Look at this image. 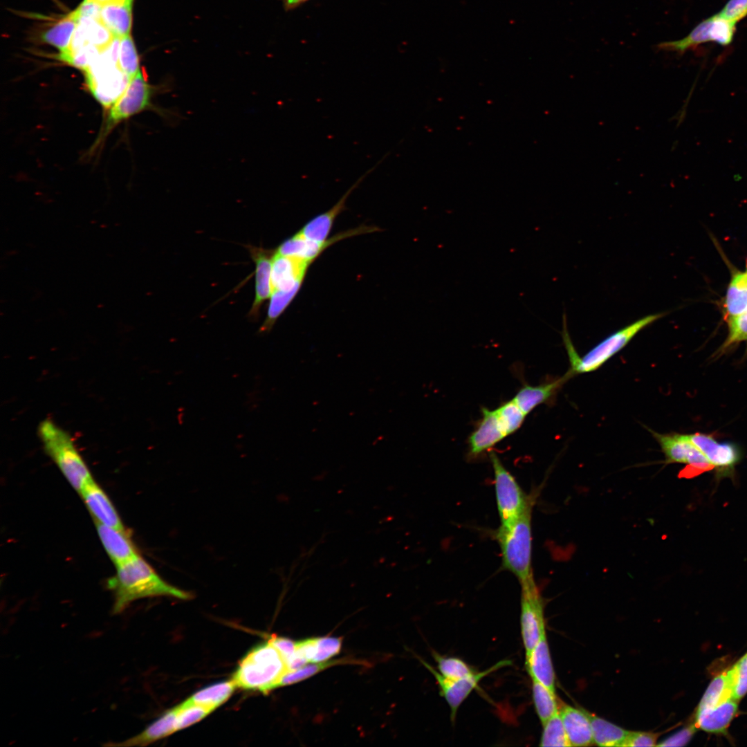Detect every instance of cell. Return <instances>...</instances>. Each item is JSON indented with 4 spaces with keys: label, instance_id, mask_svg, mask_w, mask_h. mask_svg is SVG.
I'll use <instances>...</instances> for the list:
<instances>
[{
    "label": "cell",
    "instance_id": "1",
    "mask_svg": "<svg viewBox=\"0 0 747 747\" xmlns=\"http://www.w3.org/2000/svg\"><path fill=\"white\" fill-rule=\"evenodd\" d=\"M116 574L107 581L114 601L113 614H119L133 601L154 596H172L189 600L192 595L163 580L140 555L116 566Z\"/></svg>",
    "mask_w": 747,
    "mask_h": 747
},
{
    "label": "cell",
    "instance_id": "2",
    "mask_svg": "<svg viewBox=\"0 0 747 747\" xmlns=\"http://www.w3.org/2000/svg\"><path fill=\"white\" fill-rule=\"evenodd\" d=\"M287 671L279 651L267 641L252 648L245 655L231 680L236 687L266 694L279 687Z\"/></svg>",
    "mask_w": 747,
    "mask_h": 747
},
{
    "label": "cell",
    "instance_id": "3",
    "mask_svg": "<svg viewBox=\"0 0 747 747\" xmlns=\"http://www.w3.org/2000/svg\"><path fill=\"white\" fill-rule=\"evenodd\" d=\"M533 506L508 526H501L495 537L500 546L502 566L518 579L520 584L534 580L532 569Z\"/></svg>",
    "mask_w": 747,
    "mask_h": 747
},
{
    "label": "cell",
    "instance_id": "4",
    "mask_svg": "<svg viewBox=\"0 0 747 747\" xmlns=\"http://www.w3.org/2000/svg\"><path fill=\"white\" fill-rule=\"evenodd\" d=\"M38 432L46 453L80 493L93 479L70 435L47 419L40 423Z\"/></svg>",
    "mask_w": 747,
    "mask_h": 747
},
{
    "label": "cell",
    "instance_id": "5",
    "mask_svg": "<svg viewBox=\"0 0 747 747\" xmlns=\"http://www.w3.org/2000/svg\"><path fill=\"white\" fill-rule=\"evenodd\" d=\"M665 314H651L634 322L607 336L581 358L573 349L566 329V320H563L562 334L571 362L569 371L574 376L597 370L622 350L639 331L661 318Z\"/></svg>",
    "mask_w": 747,
    "mask_h": 747
},
{
    "label": "cell",
    "instance_id": "6",
    "mask_svg": "<svg viewBox=\"0 0 747 747\" xmlns=\"http://www.w3.org/2000/svg\"><path fill=\"white\" fill-rule=\"evenodd\" d=\"M495 496L501 526H508L534 504L535 497L527 495L514 476L505 468L499 456L490 454Z\"/></svg>",
    "mask_w": 747,
    "mask_h": 747
},
{
    "label": "cell",
    "instance_id": "7",
    "mask_svg": "<svg viewBox=\"0 0 747 747\" xmlns=\"http://www.w3.org/2000/svg\"><path fill=\"white\" fill-rule=\"evenodd\" d=\"M84 72L90 91L105 107L113 105L131 80L107 49Z\"/></svg>",
    "mask_w": 747,
    "mask_h": 747
},
{
    "label": "cell",
    "instance_id": "8",
    "mask_svg": "<svg viewBox=\"0 0 747 747\" xmlns=\"http://www.w3.org/2000/svg\"><path fill=\"white\" fill-rule=\"evenodd\" d=\"M659 444L667 463H685L681 477L690 478L714 469L706 456L687 438L685 434H661L648 428Z\"/></svg>",
    "mask_w": 747,
    "mask_h": 747
},
{
    "label": "cell",
    "instance_id": "9",
    "mask_svg": "<svg viewBox=\"0 0 747 747\" xmlns=\"http://www.w3.org/2000/svg\"><path fill=\"white\" fill-rule=\"evenodd\" d=\"M520 585L521 633L527 655L546 633L544 602L534 580Z\"/></svg>",
    "mask_w": 747,
    "mask_h": 747
},
{
    "label": "cell",
    "instance_id": "10",
    "mask_svg": "<svg viewBox=\"0 0 747 747\" xmlns=\"http://www.w3.org/2000/svg\"><path fill=\"white\" fill-rule=\"evenodd\" d=\"M156 89L153 87L140 71L132 77L127 86L111 107L108 117L109 126L151 108L152 96Z\"/></svg>",
    "mask_w": 747,
    "mask_h": 747
},
{
    "label": "cell",
    "instance_id": "11",
    "mask_svg": "<svg viewBox=\"0 0 747 747\" xmlns=\"http://www.w3.org/2000/svg\"><path fill=\"white\" fill-rule=\"evenodd\" d=\"M423 664L433 674L439 686L441 694L446 700L451 710V719L454 720L458 708L477 686L480 681L492 672L508 665V661H501L485 671L477 672L468 676L450 680L443 677L428 663L421 661Z\"/></svg>",
    "mask_w": 747,
    "mask_h": 747
},
{
    "label": "cell",
    "instance_id": "12",
    "mask_svg": "<svg viewBox=\"0 0 747 747\" xmlns=\"http://www.w3.org/2000/svg\"><path fill=\"white\" fill-rule=\"evenodd\" d=\"M685 435L706 456L719 475L730 474L740 460L741 453L735 443H720L709 434L699 432Z\"/></svg>",
    "mask_w": 747,
    "mask_h": 747
},
{
    "label": "cell",
    "instance_id": "13",
    "mask_svg": "<svg viewBox=\"0 0 747 747\" xmlns=\"http://www.w3.org/2000/svg\"><path fill=\"white\" fill-rule=\"evenodd\" d=\"M374 231L369 227H360L354 230L340 233L324 242L313 241L305 238L299 232L284 241L277 248V253L288 257H297L312 262L327 247L339 240L349 237L360 234L366 232Z\"/></svg>",
    "mask_w": 747,
    "mask_h": 747
},
{
    "label": "cell",
    "instance_id": "14",
    "mask_svg": "<svg viewBox=\"0 0 747 747\" xmlns=\"http://www.w3.org/2000/svg\"><path fill=\"white\" fill-rule=\"evenodd\" d=\"M482 417L468 438V455L477 457L507 436L495 409L483 407Z\"/></svg>",
    "mask_w": 747,
    "mask_h": 747
},
{
    "label": "cell",
    "instance_id": "15",
    "mask_svg": "<svg viewBox=\"0 0 747 747\" xmlns=\"http://www.w3.org/2000/svg\"><path fill=\"white\" fill-rule=\"evenodd\" d=\"M387 156L388 154H385L376 165L360 176L330 210L313 218L298 232L306 239L319 242L325 241L335 218L345 208L346 201L349 195Z\"/></svg>",
    "mask_w": 747,
    "mask_h": 747
},
{
    "label": "cell",
    "instance_id": "16",
    "mask_svg": "<svg viewBox=\"0 0 747 747\" xmlns=\"http://www.w3.org/2000/svg\"><path fill=\"white\" fill-rule=\"evenodd\" d=\"M79 494L95 522L119 529L126 528L110 498L94 480Z\"/></svg>",
    "mask_w": 747,
    "mask_h": 747
},
{
    "label": "cell",
    "instance_id": "17",
    "mask_svg": "<svg viewBox=\"0 0 747 747\" xmlns=\"http://www.w3.org/2000/svg\"><path fill=\"white\" fill-rule=\"evenodd\" d=\"M99 538L111 560L116 565L121 564L138 553L131 533L95 522Z\"/></svg>",
    "mask_w": 747,
    "mask_h": 747
},
{
    "label": "cell",
    "instance_id": "18",
    "mask_svg": "<svg viewBox=\"0 0 747 747\" xmlns=\"http://www.w3.org/2000/svg\"><path fill=\"white\" fill-rule=\"evenodd\" d=\"M310 264L311 262L306 260L275 252L273 256L271 270L272 291L289 290L298 282H303Z\"/></svg>",
    "mask_w": 747,
    "mask_h": 747
},
{
    "label": "cell",
    "instance_id": "19",
    "mask_svg": "<svg viewBox=\"0 0 747 747\" xmlns=\"http://www.w3.org/2000/svg\"><path fill=\"white\" fill-rule=\"evenodd\" d=\"M250 256L255 263V297L249 316L255 320L258 317L262 303L272 293L271 270L273 256L270 251L261 248L250 246Z\"/></svg>",
    "mask_w": 747,
    "mask_h": 747
},
{
    "label": "cell",
    "instance_id": "20",
    "mask_svg": "<svg viewBox=\"0 0 747 747\" xmlns=\"http://www.w3.org/2000/svg\"><path fill=\"white\" fill-rule=\"evenodd\" d=\"M559 714L571 746H586L593 743L591 725L587 712L563 705L559 708Z\"/></svg>",
    "mask_w": 747,
    "mask_h": 747
},
{
    "label": "cell",
    "instance_id": "21",
    "mask_svg": "<svg viewBox=\"0 0 747 747\" xmlns=\"http://www.w3.org/2000/svg\"><path fill=\"white\" fill-rule=\"evenodd\" d=\"M573 375L568 371L564 376L553 381L537 386L525 385L513 398L527 416L536 407L552 400L564 383Z\"/></svg>",
    "mask_w": 747,
    "mask_h": 747
},
{
    "label": "cell",
    "instance_id": "22",
    "mask_svg": "<svg viewBox=\"0 0 747 747\" xmlns=\"http://www.w3.org/2000/svg\"><path fill=\"white\" fill-rule=\"evenodd\" d=\"M526 668L532 679L537 680L555 692V673L546 633L531 652L526 655Z\"/></svg>",
    "mask_w": 747,
    "mask_h": 747
},
{
    "label": "cell",
    "instance_id": "23",
    "mask_svg": "<svg viewBox=\"0 0 747 747\" xmlns=\"http://www.w3.org/2000/svg\"><path fill=\"white\" fill-rule=\"evenodd\" d=\"M176 707L164 712L142 731L124 741L105 744L107 746H143L176 732Z\"/></svg>",
    "mask_w": 747,
    "mask_h": 747
},
{
    "label": "cell",
    "instance_id": "24",
    "mask_svg": "<svg viewBox=\"0 0 747 747\" xmlns=\"http://www.w3.org/2000/svg\"><path fill=\"white\" fill-rule=\"evenodd\" d=\"M737 710V701L730 698L712 707L697 710L696 727L706 732L719 733L724 731Z\"/></svg>",
    "mask_w": 747,
    "mask_h": 747
},
{
    "label": "cell",
    "instance_id": "25",
    "mask_svg": "<svg viewBox=\"0 0 747 747\" xmlns=\"http://www.w3.org/2000/svg\"><path fill=\"white\" fill-rule=\"evenodd\" d=\"M100 21L114 37L130 34L132 26V3L116 0L102 7Z\"/></svg>",
    "mask_w": 747,
    "mask_h": 747
},
{
    "label": "cell",
    "instance_id": "26",
    "mask_svg": "<svg viewBox=\"0 0 747 747\" xmlns=\"http://www.w3.org/2000/svg\"><path fill=\"white\" fill-rule=\"evenodd\" d=\"M708 42H714L712 16L700 22L686 37L661 42L657 45V48L682 54Z\"/></svg>",
    "mask_w": 747,
    "mask_h": 747
},
{
    "label": "cell",
    "instance_id": "27",
    "mask_svg": "<svg viewBox=\"0 0 747 747\" xmlns=\"http://www.w3.org/2000/svg\"><path fill=\"white\" fill-rule=\"evenodd\" d=\"M235 688L232 680L219 682L197 691L185 702L201 706L213 711L230 698Z\"/></svg>",
    "mask_w": 747,
    "mask_h": 747
},
{
    "label": "cell",
    "instance_id": "28",
    "mask_svg": "<svg viewBox=\"0 0 747 747\" xmlns=\"http://www.w3.org/2000/svg\"><path fill=\"white\" fill-rule=\"evenodd\" d=\"M588 714L594 743L600 746H622L629 731L589 712Z\"/></svg>",
    "mask_w": 747,
    "mask_h": 747
},
{
    "label": "cell",
    "instance_id": "29",
    "mask_svg": "<svg viewBox=\"0 0 747 747\" xmlns=\"http://www.w3.org/2000/svg\"><path fill=\"white\" fill-rule=\"evenodd\" d=\"M77 26V19L71 12L46 30L42 35V39L60 53L65 52L69 48Z\"/></svg>",
    "mask_w": 747,
    "mask_h": 747
},
{
    "label": "cell",
    "instance_id": "30",
    "mask_svg": "<svg viewBox=\"0 0 747 747\" xmlns=\"http://www.w3.org/2000/svg\"><path fill=\"white\" fill-rule=\"evenodd\" d=\"M728 317L741 314L747 310V272L738 273L731 279L724 303Z\"/></svg>",
    "mask_w": 747,
    "mask_h": 747
},
{
    "label": "cell",
    "instance_id": "31",
    "mask_svg": "<svg viewBox=\"0 0 747 747\" xmlns=\"http://www.w3.org/2000/svg\"><path fill=\"white\" fill-rule=\"evenodd\" d=\"M732 672L730 668L729 670L717 676L712 681L703 696L697 710L714 706L732 698Z\"/></svg>",
    "mask_w": 747,
    "mask_h": 747
},
{
    "label": "cell",
    "instance_id": "32",
    "mask_svg": "<svg viewBox=\"0 0 747 747\" xmlns=\"http://www.w3.org/2000/svg\"><path fill=\"white\" fill-rule=\"evenodd\" d=\"M302 282H298L289 290H275L272 291L267 317L259 330V333H268L278 317L285 311L297 295Z\"/></svg>",
    "mask_w": 747,
    "mask_h": 747
},
{
    "label": "cell",
    "instance_id": "33",
    "mask_svg": "<svg viewBox=\"0 0 747 747\" xmlns=\"http://www.w3.org/2000/svg\"><path fill=\"white\" fill-rule=\"evenodd\" d=\"M532 683L535 708L542 723L544 724L559 712L555 692H552L537 680L532 679Z\"/></svg>",
    "mask_w": 747,
    "mask_h": 747
},
{
    "label": "cell",
    "instance_id": "34",
    "mask_svg": "<svg viewBox=\"0 0 747 747\" xmlns=\"http://www.w3.org/2000/svg\"><path fill=\"white\" fill-rule=\"evenodd\" d=\"M313 663V664H306L295 670L287 671L282 676L279 683V687L289 685L302 681L318 672L334 665L348 663L360 664L361 663L359 661L353 660L351 658H340Z\"/></svg>",
    "mask_w": 747,
    "mask_h": 747
},
{
    "label": "cell",
    "instance_id": "35",
    "mask_svg": "<svg viewBox=\"0 0 747 747\" xmlns=\"http://www.w3.org/2000/svg\"><path fill=\"white\" fill-rule=\"evenodd\" d=\"M118 66L129 79L140 71L139 57L130 34L120 38Z\"/></svg>",
    "mask_w": 747,
    "mask_h": 747
},
{
    "label": "cell",
    "instance_id": "36",
    "mask_svg": "<svg viewBox=\"0 0 747 747\" xmlns=\"http://www.w3.org/2000/svg\"><path fill=\"white\" fill-rule=\"evenodd\" d=\"M432 654L437 663L439 673L448 679H459L476 672L459 658L443 656L436 652Z\"/></svg>",
    "mask_w": 747,
    "mask_h": 747
},
{
    "label": "cell",
    "instance_id": "37",
    "mask_svg": "<svg viewBox=\"0 0 747 747\" xmlns=\"http://www.w3.org/2000/svg\"><path fill=\"white\" fill-rule=\"evenodd\" d=\"M542 725L543 732L540 746H571L559 712Z\"/></svg>",
    "mask_w": 747,
    "mask_h": 747
},
{
    "label": "cell",
    "instance_id": "38",
    "mask_svg": "<svg viewBox=\"0 0 747 747\" xmlns=\"http://www.w3.org/2000/svg\"><path fill=\"white\" fill-rule=\"evenodd\" d=\"M495 410L507 436L515 432L526 416L513 399L504 403Z\"/></svg>",
    "mask_w": 747,
    "mask_h": 747
},
{
    "label": "cell",
    "instance_id": "39",
    "mask_svg": "<svg viewBox=\"0 0 747 747\" xmlns=\"http://www.w3.org/2000/svg\"><path fill=\"white\" fill-rule=\"evenodd\" d=\"M176 730L185 728L205 718L212 710L195 704L187 703L185 701L176 707Z\"/></svg>",
    "mask_w": 747,
    "mask_h": 747
},
{
    "label": "cell",
    "instance_id": "40",
    "mask_svg": "<svg viewBox=\"0 0 747 747\" xmlns=\"http://www.w3.org/2000/svg\"><path fill=\"white\" fill-rule=\"evenodd\" d=\"M745 340H747V310L728 317V335L719 351L723 352L730 346Z\"/></svg>",
    "mask_w": 747,
    "mask_h": 747
},
{
    "label": "cell",
    "instance_id": "41",
    "mask_svg": "<svg viewBox=\"0 0 747 747\" xmlns=\"http://www.w3.org/2000/svg\"><path fill=\"white\" fill-rule=\"evenodd\" d=\"M342 645V638L341 637H315V653L312 663L328 661L339 654Z\"/></svg>",
    "mask_w": 747,
    "mask_h": 747
},
{
    "label": "cell",
    "instance_id": "42",
    "mask_svg": "<svg viewBox=\"0 0 747 747\" xmlns=\"http://www.w3.org/2000/svg\"><path fill=\"white\" fill-rule=\"evenodd\" d=\"M731 669L733 680L732 698L738 701L747 692V654Z\"/></svg>",
    "mask_w": 747,
    "mask_h": 747
},
{
    "label": "cell",
    "instance_id": "43",
    "mask_svg": "<svg viewBox=\"0 0 747 747\" xmlns=\"http://www.w3.org/2000/svg\"><path fill=\"white\" fill-rule=\"evenodd\" d=\"M717 15L737 24L747 16V0H729Z\"/></svg>",
    "mask_w": 747,
    "mask_h": 747
},
{
    "label": "cell",
    "instance_id": "44",
    "mask_svg": "<svg viewBox=\"0 0 747 747\" xmlns=\"http://www.w3.org/2000/svg\"><path fill=\"white\" fill-rule=\"evenodd\" d=\"M658 734L647 732H629L622 746H654Z\"/></svg>",
    "mask_w": 747,
    "mask_h": 747
},
{
    "label": "cell",
    "instance_id": "45",
    "mask_svg": "<svg viewBox=\"0 0 747 747\" xmlns=\"http://www.w3.org/2000/svg\"><path fill=\"white\" fill-rule=\"evenodd\" d=\"M268 641L279 651L286 664L295 652L297 641L277 636H270Z\"/></svg>",
    "mask_w": 747,
    "mask_h": 747
},
{
    "label": "cell",
    "instance_id": "46",
    "mask_svg": "<svg viewBox=\"0 0 747 747\" xmlns=\"http://www.w3.org/2000/svg\"><path fill=\"white\" fill-rule=\"evenodd\" d=\"M102 6L92 0H84L80 6L73 12L78 18H91L100 20Z\"/></svg>",
    "mask_w": 747,
    "mask_h": 747
},
{
    "label": "cell",
    "instance_id": "47",
    "mask_svg": "<svg viewBox=\"0 0 747 747\" xmlns=\"http://www.w3.org/2000/svg\"><path fill=\"white\" fill-rule=\"evenodd\" d=\"M696 726L694 724L687 728H683L681 731L676 732L675 735L667 738L663 741L661 744H659L660 746H680L685 745L691 739L695 731Z\"/></svg>",
    "mask_w": 747,
    "mask_h": 747
},
{
    "label": "cell",
    "instance_id": "48",
    "mask_svg": "<svg viewBox=\"0 0 747 747\" xmlns=\"http://www.w3.org/2000/svg\"><path fill=\"white\" fill-rule=\"evenodd\" d=\"M308 0H283V3L286 9H293Z\"/></svg>",
    "mask_w": 747,
    "mask_h": 747
},
{
    "label": "cell",
    "instance_id": "49",
    "mask_svg": "<svg viewBox=\"0 0 747 747\" xmlns=\"http://www.w3.org/2000/svg\"><path fill=\"white\" fill-rule=\"evenodd\" d=\"M92 1L98 3V4H100L102 6H103L107 4V3H110L113 2V1H115L116 0H92Z\"/></svg>",
    "mask_w": 747,
    "mask_h": 747
},
{
    "label": "cell",
    "instance_id": "50",
    "mask_svg": "<svg viewBox=\"0 0 747 747\" xmlns=\"http://www.w3.org/2000/svg\"><path fill=\"white\" fill-rule=\"evenodd\" d=\"M127 2L133 3V0H122Z\"/></svg>",
    "mask_w": 747,
    "mask_h": 747
}]
</instances>
